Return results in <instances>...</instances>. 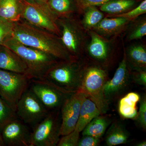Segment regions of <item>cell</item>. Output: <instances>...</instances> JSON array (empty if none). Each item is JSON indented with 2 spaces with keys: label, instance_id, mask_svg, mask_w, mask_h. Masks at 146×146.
Returning <instances> with one entry per match:
<instances>
[{
  "label": "cell",
  "instance_id": "23",
  "mask_svg": "<svg viewBox=\"0 0 146 146\" xmlns=\"http://www.w3.org/2000/svg\"><path fill=\"white\" fill-rule=\"evenodd\" d=\"M136 3L135 0H110L100 6V10L108 15H117L130 10Z\"/></svg>",
  "mask_w": 146,
  "mask_h": 146
},
{
  "label": "cell",
  "instance_id": "29",
  "mask_svg": "<svg viewBox=\"0 0 146 146\" xmlns=\"http://www.w3.org/2000/svg\"><path fill=\"white\" fill-rule=\"evenodd\" d=\"M80 133L74 129L72 132L63 136L60 138L57 144L58 146H77L80 139Z\"/></svg>",
  "mask_w": 146,
  "mask_h": 146
},
{
  "label": "cell",
  "instance_id": "2",
  "mask_svg": "<svg viewBox=\"0 0 146 146\" xmlns=\"http://www.w3.org/2000/svg\"><path fill=\"white\" fill-rule=\"evenodd\" d=\"M2 46L12 50L22 58L27 66L26 74L30 79L42 78L58 60L46 53L22 44L12 36Z\"/></svg>",
  "mask_w": 146,
  "mask_h": 146
},
{
  "label": "cell",
  "instance_id": "6",
  "mask_svg": "<svg viewBox=\"0 0 146 146\" xmlns=\"http://www.w3.org/2000/svg\"><path fill=\"white\" fill-rule=\"evenodd\" d=\"M60 124L58 110L50 111L43 119L32 128L31 146L57 145L60 139Z\"/></svg>",
  "mask_w": 146,
  "mask_h": 146
},
{
  "label": "cell",
  "instance_id": "24",
  "mask_svg": "<svg viewBox=\"0 0 146 146\" xmlns=\"http://www.w3.org/2000/svg\"><path fill=\"white\" fill-rule=\"evenodd\" d=\"M47 4L58 19L70 17L76 7L74 0H48Z\"/></svg>",
  "mask_w": 146,
  "mask_h": 146
},
{
  "label": "cell",
  "instance_id": "10",
  "mask_svg": "<svg viewBox=\"0 0 146 146\" xmlns=\"http://www.w3.org/2000/svg\"><path fill=\"white\" fill-rule=\"evenodd\" d=\"M60 39L62 44L74 58L80 54L83 45V37L80 29L74 20L70 17L58 18Z\"/></svg>",
  "mask_w": 146,
  "mask_h": 146
},
{
  "label": "cell",
  "instance_id": "21",
  "mask_svg": "<svg viewBox=\"0 0 146 146\" xmlns=\"http://www.w3.org/2000/svg\"><path fill=\"white\" fill-rule=\"evenodd\" d=\"M125 55L127 61H129L136 70H145L146 50L144 46L133 45L129 47Z\"/></svg>",
  "mask_w": 146,
  "mask_h": 146
},
{
  "label": "cell",
  "instance_id": "7",
  "mask_svg": "<svg viewBox=\"0 0 146 146\" xmlns=\"http://www.w3.org/2000/svg\"><path fill=\"white\" fill-rule=\"evenodd\" d=\"M25 74L0 69V96L15 111L17 103L29 87Z\"/></svg>",
  "mask_w": 146,
  "mask_h": 146
},
{
  "label": "cell",
  "instance_id": "8",
  "mask_svg": "<svg viewBox=\"0 0 146 146\" xmlns=\"http://www.w3.org/2000/svg\"><path fill=\"white\" fill-rule=\"evenodd\" d=\"M49 111L29 88L22 95L16 106L17 117L32 128L43 119Z\"/></svg>",
  "mask_w": 146,
  "mask_h": 146
},
{
  "label": "cell",
  "instance_id": "14",
  "mask_svg": "<svg viewBox=\"0 0 146 146\" xmlns=\"http://www.w3.org/2000/svg\"><path fill=\"white\" fill-rule=\"evenodd\" d=\"M0 69L26 74L27 68L23 60L16 52L0 45Z\"/></svg>",
  "mask_w": 146,
  "mask_h": 146
},
{
  "label": "cell",
  "instance_id": "16",
  "mask_svg": "<svg viewBox=\"0 0 146 146\" xmlns=\"http://www.w3.org/2000/svg\"><path fill=\"white\" fill-rule=\"evenodd\" d=\"M129 23V21L121 17L105 18L91 29L100 35L111 36L119 33Z\"/></svg>",
  "mask_w": 146,
  "mask_h": 146
},
{
  "label": "cell",
  "instance_id": "19",
  "mask_svg": "<svg viewBox=\"0 0 146 146\" xmlns=\"http://www.w3.org/2000/svg\"><path fill=\"white\" fill-rule=\"evenodd\" d=\"M139 94L131 92L122 98L119 104V112L123 117L127 119H136L138 114L136 105L140 101Z\"/></svg>",
  "mask_w": 146,
  "mask_h": 146
},
{
  "label": "cell",
  "instance_id": "1",
  "mask_svg": "<svg viewBox=\"0 0 146 146\" xmlns=\"http://www.w3.org/2000/svg\"><path fill=\"white\" fill-rule=\"evenodd\" d=\"M12 36L22 44L46 53L58 60L74 58L62 44L59 36L23 20L15 23Z\"/></svg>",
  "mask_w": 146,
  "mask_h": 146
},
{
  "label": "cell",
  "instance_id": "13",
  "mask_svg": "<svg viewBox=\"0 0 146 146\" xmlns=\"http://www.w3.org/2000/svg\"><path fill=\"white\" fill-rule=\"evenodd\" d=\"M128 64L124 52L122 60L119 64L113 78L108 80L104 85V96L108 103L109 101L125 88L128 81Z\"/></svg>",
  "mask_w": 146,
  "mask_h": 146
},
{
  "label": "cell",
  "instance_id": "37",
  "mask_svg": "<svg viewBox=\"0 0 146 146\" xmlns=\"http://www.w3.org/2000/svg\"><path fill=\"white\" fill-rule=\"evenodd\" d=\"M30 1H36L44 2H47L48 0H30Z\"/></svg>",
  "mask_w": 146,
  "mask_h": 146
},
{
  "label": "cell",
  "instance_id": "12",
  "mask_svg": "<svg viewBox=\"0 0 146 146\" xmlns=\"http://www.w3.org/2000/svg\"><path fill=\"white\" fill-rule=\"evenodd\" d=\"M31 133L28 125L18 118L11 121L1 131L5 146H31Z\"/></svg>",
  "mask_w": 146,
  "mask_h": 146
},
{
  "label": "cell",
  "instance_id": "17",
  "mask_svg": "<svg viewBox=\"0 0 146 146\" xmlns=\"http://www.w3.org/2000/svg\"><path fill=\"white\" fill-rule=\"evenodd\" d=\"M102 115L96 104L86 96L82 104L78 119L75 129L81 132L94 118Z\"/></svg>",
  "mask_w": 146,
  "mask_h": 146
},
{
  "label": "cell",
  "instance_id": "30",
  "mask_svg": "<svg viewBox=\"0 0 146 146\" xmlns=\"http://www.w3.org/2000/svg\"><path fill=\"white\" fill-rule=\"evenodd\" d=\"M146 35V21L145 20L140 21L133 28L129 34V40H135L143 38Z\"/></svg>",
  "mask_w": 146,
  "mask_h": 146
},
{
  "label": "cell",
  "instance_id": "27",
  "mask_svg": "<svg viewBox=\"0 0 146 146\" xmlns=\"http://www.w3.org/2000/svg\"><path fill=\"white\" fill-rule=\"evenodd\" d=\"M146 13V0H144L137 7L121 14L108 15L106 17H121L128 21H133L139 16Z\"/></svg>",
  "mask_w": 146,
  "mask_h": 146
},
{
  "label": "cell",
  "instance_id": "9",
  "mask_svg": "<svg viewBox=\"0 0 146 146\" xmlns=\"http://www.w3.org/2000/svg\"><path fill=\"white\" fill-rule=\"evenodd\" d=\"M29 88L49 111L60 109L66 100L73 94L63 91L43 78L32 79Z\"/></svg>",
  "mask_w": 146,
  "mask_h": 146
},
{
  "label": "cell",
  "instance_id": "28",
  "mask_svg": "<svg viewBox=\"0 0 146 146\" xmlns=\"http://www.w3.org/2000/svg\"><path fill=\"white\" fill-rule=\"evenodd\" d=\"M15 23L0 19V45L12 36Z\"/></svg>",
  "mask_w": 146,
  "mask_h": 146
},
{
  "label": "cell",
  "instance_id": "15",
  "mask_svg": "<svg viewBox=\"0 0 146 146\" xmlns=\"http://www.w3.org/2000/svg\"><path fill=\"white\" fill-rule=\"evenodd\" d=\"M91 41L88 47L89 55L93 59L101 63L109 59L110 49L108 43L99 35L91 32Z\"/></svg>",
  "mask_w": 146,
  "mask_h": 146
},
{
  "label": "cell",
  "instance_id": "18",
  "mask_svg": "<svg viewBox=\"0 0 146 146\" xmlns=\"http://www.w3.org/2000/svg\"><path fill=\"white\" fill-rule=\"evenodd\" d=\"M22 0H0V19L15 23L21 20Z\"/></svg>",
  "mask_w": 146,
  "mask_h": 146
},
{
  "label": "cell",
  "instance_id": "20",
  "mask_svg": "<svg viewBox=\"0 0 146 146\" xmlns=\"http://www.w3.org/2000/svg\"><path fill=\"white\" fill-rule=\"evenodd\" d=\"M129 138V134L121 123H114L108 131L105 138L106 145L113 146L125 144Z\"/></svg>",
  "mask_w": 146,
  "mask_h": 146
},
{
  "label": "cell",
  "instance_id": "22",
  "mask_svg": "<svg viewBox=\"0 0 146 146\" xmlns=\"http://www.w3.org/2000/svg\"><path fill=\"white\" fill-rule=\"evenodd\" d=\"M109 119L103 116L99 115L94 118L82 131V136L88 135L100 138L105 133L110 124Z\"/></svg>",
  "mask_w": 146,
  "mask_h": 146
},
{
  "label": "cell",
  "instance_id": "36",
  "mask_svg": "<svg viewBox=\"0 0 146 146\" xmlns=\"http://www.w3.org/2000/svg\"><path fill=\"white\" fill-rule=\"evenodd\" d=\"M136 145L137 146H146V142L145 141H142V142L138 143Z\"/></svg>",
  "mask_w": 146,
  "mask_h": 146
},
{
  "label": "cell",
  "instance_id": "35",
  "mask_svg": "<svg viewBox=\"0 0 146 146\" xmlns=\"http://www.w3.org/2000/svg\"><path fill=\"white\" fill-rule=\"evenodd\" d=\"M5 146V144L3 140L1 131H0V146Z\"/></svg>",
  "mask_w": 146,
  "mask_h": 146
},
{
  "label": "cell",
  "instance_id": "25",
  "mask_svg": "<svg viewBox=\"0 0 146 146\" xmlns=\"http://www.w3.org/2000/svg\"><path fill=\"white\" fill-rule=\"evenodd\" d=\"M84 12V14L82 21L83 25L88 29L94 28L104 17L103 13L96 6L88 7Z\"/></svg>",
  "mask_w": 146,
  "mask_h": 146
},
{
  "label": "cell",
  "instance_id": "34",
  "mask_svg": "<svg viewBox=\"0 0 146 146\" xmlns=\"http://www.w3.org/2000/svg\"><path fill=\"white\" fill-rule=\"evenodd\" d=\"M134 76V80L140 85L146 86L145 70H138Z\"/></svg>",
  "mask_w": 146,
  "mask_h": 146
},
{
  "label": "cell",
  "instance_id": "5",
  "mask_svg": "<svg viewBox=\"0 0 146 146\" xmlns=\"http://www.w3.org/2000/svg\"><path fill=\"white\" fill-rule=\"evenodd\" d=\"M22 2L21 20L60 37L58 18L50 10L47 2L30 0H22Z\"/></svg>",
  "mask_w": 146,
  "mask_h": 146
},
{
  "label": "cell",
  "instance_id": "31",
  "mask_svg": "<svg viewBox=\"0 0 146 146\" xmlns=\"http://www.w3.org/2000/svg\"><path fill=\"white\" fill-rule=\"evenodd\" d=\"M110 0H74L76 8L80 12L92 6H99Z\"/></svg>",
  "mask_w": 146,
  "mask_h": 146
},
{
  "label": "cell",
  "instance_id": "3",
  "mask_svg": "<svg viewBox=\"0 0 146 146\" xmlns=\"http://www.w3.org/2000/svg\"><path fill=\"white\" fill-rule=\"evenodd\" d=\"M82 72L83 70L76 59L58 60L42 78L65 92L73 94L80 89Z\"/></svg>",
  "mask_w": 146,
  "mask_h": 146
},
{
  "label": "cell",
  "instance_id": "33",
  "mask_svg": "<svg viewBox=\"0 0 146 146\" xmlns=\"http://www.w3.org/2000/svg\"><path fill=\"white\" fill-rule=\"evenodd\" d=\"M100 138L85 135L79 140L77 146H96L100 143Z\"/></svg>",
  "mask_w": 146,
  "mask_h": 146
},
{
  "label": "cell",
  "instance_id": "26",
  "mask_svg": "<svg viewBox=\"0 0 146 146\" xmlns=\"http://www.w3.org/2000/svg\"><path fill=\"white\" fill-rule=\"evenodd\" d=\"M17 118L16 111L0 96V131L6 125Z\"/></svg>",
  "mask_w": 146,
  "mask_h": 146
},
{
  "label": "cell",
  "instance_id": "11",
  "mask_svg": "<svg viewBox=\"0 0 146 146\" xmlns=\"http://www.w3.org/2000/svg\"><path fill=\"white\" fill-rule=\"evenodd\" d=\"M85 97V94L78 91L68 97L63 104L60 108V136L66 135L74 130L78 121L82 104Z\"/></svg>",
  "mask_w": 146,
  "mask_h": 146
},
{
  "label": "cell",
  "instance_id": "4",
  "mask_svg": "<svg viewBox=\"0 0 146 146\" xmlns=\"http://www.w3.org/2000/svg\"><path fill=\"white\" fill-rule=\"evenodd\" d=\"M107 80V73L104 70L97 66L87 67L83 70L79 90L94 102L102 115L106 114L108 109L109 103L104 94V85Z\"/></svg>",
  "mask_w": 146,
  "mask_h": 146
},
{
  "label": "cell",
  "instance_id": "32",
  "mask_svg": "<svg viewBox=\"0 0 146 146\" xmlns=\"http://www.w3.org/2000/svg\"><path fill=\"white\" fill-rule=\"evenodd\" d=\"M140 107L137 114V119L139 125L144 129L146 128V100L143 97L140 100Z\"/></svg>",
  "mask_w": 146,
  "mask_h": 146
}]
</instances>
